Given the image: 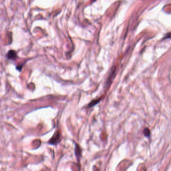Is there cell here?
I'll return each instance as SVG.
<instances>
[{"instance_id":"cell-2","label":"cell","mask_w":171,"mask_h":171,"mask_svg":"<svg viewBox=\"0 0 171 171\" xmlns=\"http://www.w3.org/2000/svg\"><path fill=\"white\" fill-rule=\"evenodd\" d=\"M17 53L14 50H10L7 55V58L11 59V60H14L17 58Z\"/></svg>"},{"instance_id":"cell-4","label":"cell","mask_w":171,"mask_h":171,"mask_svg":"<svg viewBox=\"0 0 171 171\" xmlns=\"http://www.w3.org/2000/svg\"><path fill=\"white\" fill-rule=\"evenodd\" d=\"M144 135L146 137H149L150 136V131L148 128H146L144 131Z\"/></svg>"},{"instance_id":"cell-3","label":"cell","mask_w":171,"mask_h":171,"mask_svg":"<svg viewBox=\"0 0 171 171\" xmlns=\"http://www.w3.org/2000/svg\"><path fill=\"white\" fill-rule=\"evenodd\" d=\"M100 101H101V99H98L96 100H93L91 102L90 104H88V107L90 108V107L95 106V105H97L99 103Z\"/></svg>"},{"instance_id":"cell-5","label":"cell","mask_w":171,"mask_h":171,"mask_svg":"<svg viewBox=\"0 0 171 171\" xmlns=\"http://www.w3.org/2000/svg\"><path fill=\"white\" fill-rule=\"evenodd\" d=\"M22 67H23V65H19V66L17 67V69H18V70H19V71H20L21 69H22Z\"/></svg>"},{"instance_id":"cell-1","label":"cell","mask_w":171,"mask_h":171,"mask_svg":"<svg viewBox=\"0 0 171 171\" xmlns=\"http://www.w3.org/2000/svg\"><path fill=\"white\" fill-rule=\"evenodd\" d=\"M59 139L60 134L59 133L57 132L55 133L53 137L50 140L49 142L51 144H56L57 142H58Z\"/></svg>"}]
</instances>
